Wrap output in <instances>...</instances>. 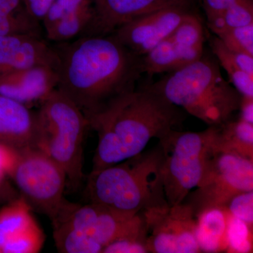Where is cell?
<instances>
[{"label":"cell","instance_id":"1","mask_svg":"<svg viewBox=\"0 0 253 253\" xmlns=\"http://www.w3.org/2000/svg\"><path fill=\"white\" fill-rule=\"evenodd\" d=\"M58 57L56 89L86 119L120 96L136 89L143 74L141 57L109 36H85L54 43Z\"/></svg>","mask_w":253,"mask_h":253},{"label":"cell","instance_id":"2","mask_svg":"<svg viewBox=\"0 0 253 253\" xmlns=\"http://www.w3.org/2000/svg\"><path fill=\"white\" fill-rule=\"evenodd\" d=\"M184 120L180 108L148 86L120 96L87 118L99 138L91 172L140 154L151 139L177 129Z\"/></svg>","mask_w":253,"mask_h":253},{"label":"cell","instance_id":"3","mask_svg":"<svg viewBox=\"0 0 253 253\" xmlns=\"http://www.w3.org/2000/svg\"><path fill=\"white\" fill-rule=\"evenodd\" d=\"M86 194L91 204L128 214L167 205L161 146L91 172Z\"/></svg>","mask_w":253,"mask_h":253},{"label":"cell","instance_id":"4","mask_svg":"<svg viewBox=\"0 0 253 253\" xmlns=\"http://www.w3.org/2000/svg\"><path fill=\"white\" fill-rule=\"evenodd\" d=\"M146 86L209 126L231 120L242 99L223 77L217 59L205 52L197 61Z\"/></svg>","mask_w":253,"mask_h":253},{"label":"cell","instance_id":"5","mask_svg":"<svg viewBox=\"0 0 253 253\" xmlns=\"http://www.w3.org/2000/svg\"><path fill=\"white\" fill-rule=\"evenodd\" d=\"M36 148L63 168L67 182L77 189L83 181V143L89 122L84 113L57 89L41 104L38 111Z\"/></svg>","mask_w":253,"mask_h":253},{"label":"cell","instance_id":"6","mask_svg":"<svg viewBox=\"0 0 253 253\" xmlns=\"http://www.w3.org/2000/svg\"><path fill=\"white\" fill-rule=\"evenodd\" d=\"M214 126L198 132L171 129L158 139L163 154V186L169 206L184 202L199 185L214 152Z\"/></svg>","mask_w":253,"mask_h":253},{"label":"cell","instance_id":"7","mask_svg":"<svg viewBox=\"0 0 253 253\" xmlns=\"http://www.w3.org/2000/svg\"><path fill=\"white\" fill-rule=\"evenodd\" d=\"M7 176L14 181L30 206L48 216L58 212L67 178L63 168L38 148L14 150Z\"/></svg>","mask_w":253,"mask_h":253},{"label":"cell","instance_id":"8","mask_svg":"<svg viewBox=\"0 0 253 253\" xmlns=\"http://www.w3.org/2000/svg\"><path fill=\"white\" fill-rule=\"evenodd\" d=\"M248 191H253V161L214 151L199 185L184 202L192 208L196 215L207 208L225 206L235 195Z\"/></svg>","mask_w":253,"mask_h":253},{"label":"cell","instance_id":"9","mask_svg":"<svg viewBox=\"0 0 253 253\" xmlns=\"http://www.w3.org/2000/svg\"><path fill=\"white\" fill-rule=\"evenodd\" d=\"M66 221L74 229L89 236L104 249L125 236L146 229L142 212L128 214L101 205H79L63 200L51 221Z\"/></svg>","mask_w":253,"mask_h":253},{"label":"cell","instance_id":"10","mask_svg":"<svg viewBox=\"0 0 253 253\" xmlns=\"http://www.w3.org/2000/svg\"><path fill=\"white\" fill-rule=\"evenodd\" d=\"M141 212L147 228L149 253H201L196 239V217L189 204H167Z\"/></svg>","mask_w":253,"mask_h":253},{"label":"cell","instance_id":"11","mask_svg":"<svg viewBox=\"0 0 253 253\" xmlns=\"http://www.w3.org/2000/svg\"><path fill=\"white\" fill-rule=\"evenodd\" d=\"M204 25L191 15L148 54L141 56L143 73L149 77L170 73L197 61L204 54Z\"/></svg>","mask_w":253,"mask_h":253},{"label":"cell","instance_id":"12","mask_svg":"<svg viewBox=\"0 0 253 253\" xmlns=\"http://www.w3.org/2000/svg\"><path fill=\"white\" fill-rule=\"evenodd\" d=\"M196 13L195 7L191 6L165 8L124 23L111 36L141 57L168 38L184 20Z\"/></svg>","mask_w":253,"mask_h":253},{"label":"cell","instance_id":"13","mask_svg":"<svg viewBox=\"0 0 253 253\" xmlns=\"http://www.w3.org/2000/svg\"><path fill=\"white\" fill-rule=\"evenodd\" d=\"M94 15V0H54L41 21L46 41L66 42L86 36Z\"/></svg>","mask_w":253,"mask_h":253},{"label":"cell","instance_id":"14","mask_svg":"<svg viewBox=\"0 0 253 253\" xmlns=\"http://www.w3.org/2000/svg\"><path fill=\"white\" fill-rule=\"evenodd\" d=\"M197 0H94L95 15L86 36H109L131 20L172 6L196 7Z\"/></svg>","mask_w":253,"mask_h":253},{"label":"cell","instance_id":"15","mask_svg":"<svg viewBox=\"0 0 253 253\" xmlns=\"http://www.w3.org/2000/svg\"><path fill=\"white\" fill-rule=\"evenodd\" d=\"M38 66L57 69V55L49 41L33 35L0 36V74Z\"/></svg>","mask_w":253,"mask_h":253},{"label":"cell","instance_id":"16","mask_svg":"<svg viewBox=\"0 0 253 253\" xmlns=\"http://www.w3.org/2000/svg\"><path fill=\"white\" fill-rule=\"evenodd\" d=\"M56 68L33 66L0 74V95L30 107L41 104L57 87Z\"/></svg>","mask_w":253,"mask_h":253},{"label":"cell","instance_id":"17","mask_svg":"<svg viewBox=\"0 0 253 253\" xmlns=\"http://www.w3.org/2000/svg\"><path fill=\"white\" fill-rule=\"evenodd\" d=\"M38 131V112L0 95V144L16 151L36 148Z\"/></svg>","mask_w":253,"mask_h":253},{"label":"cell","instance_id":"18","mask_svg":"<svg viewBox=\"0 0 253 253\" xmlns=\"http://www.w3.org/2000/svg\"><path fill=\"white\" fill-rule=\"evenodd\" d=\"M231 216L225 206L207 208L196 214V239L201 253H226Z\"/></svg>","mask_w":253,"mask_h":253},{"label":"cell","instance_id":"19","mask_svg":"<svg viewBox=\"0 0 253 253\" xmlns=\"http://www.w3.org/2000/svg\"><path fill=\"white\" fill-rule=\"evenodd\" d=\"M214 126V151L230 153L253 161V124L239 118Z\"/></svg>","mask_w":253,"mask_h":253},{"label":"cell","instance_id":"20","mask_svg":"<svg viewBox=\"0 0 253 253\" xmlns=\"http://www.w3.org/2000/svg\"><path fill=\"white\" fill-rule=\"evenodd\" d=\"M8 34L43 37L41 23L29 14L23 0H0V36Z\"/></svg>","mask_w":253,"mask_h":253},{"label":"cell","instance_id":"21","mask_svg":"<svg viewBox=\"0 0 253 253\" xmlns=\"http://www.w3.org/2000/svg\"><path fill=\"white\" fill-rule=\"evenodd\" d=\"M32 208L23 198L14 200L0 208V250L36 222L31 213Z\"/></svg>","mask_w":253,"mask_h":253},{"label":"cell","instance_id":"22","mask_svg":"<svg viewBox=\"0 0 253 253\" xmlns=\"http://www.w3.org/2000/svg\"><path fill=\"white\" fill-rule=\"evenodd\" d=\"M56 248L63 253H99L103 248L94 240L74 229L66 221H51Z\"/></svg>","mask_w":253,"mask_h":253},{"label":"cell","instance_id":"23","mask_svg":"<svg viewBox=\"0 0 253 253\" xmlns=\"http://www.w3.org/2000/svg\"><path fill=\"white\" fill-rule=\"evenodd\" d=\"M253 23V0H244L228 9L208 26L215 34L221 30L241 27Z\"/></svg>","mask_w":253,"mask_h":253},{"label":"cell","instance_id":"24","mask_svg":"<svg viewBox=\"0 0 253 253\" xmlns=\"http://www.w3.org/2000/svg\"><path fill=\"white\" fill-rule=\"evenodd\" d=\"M253 224L231 216L228 225L226 253H253Z\"/></svg>","mask_w":253,"mask_h":253},{"label":"cell","instance_id":"25","mask_svg":"<svg viewBox=\"0 0 253 253\" xmlns=\"http://www.w3.org/2000/svg\"><path fill=\"white\" fill-rule=\"evenodd\" d=\"M44 234L38 223L35 222L20 235L10 240L1 248L4 253H36L44 242Z\"/></svg>","mask_w":253,"mask_h":253},{"label":"cell","instance_id":"26","mask_svg":"<svg viewBox=\"0 0 253 253\" xmlns=\"http://www.w3.org/2000/svg\"><path fill=\"white\" fill-rule=\"evenodd\" d=\"M215 36L229 49L253 56V23L221 30Z\"/></svg>","mask_w":253,"mask_h":253},{"label":"cell","instance_id":"27","mask_svg":"<svg viewBox=\"0 0 253 253\" xmlns=\"http://www.w3.org/2000/svg\"><path fill=\"white\" fill-rule=\"evenodd\" d=\"M209 42L213 56L217 61L233 63L240 69L253 76V56L229 49L216 36L211 38Z\"/></svg>","mask_w":253,"mask_h":253},{"label":"cell","instance_id":"28","mask_svg":"<svg viewBox=\"0 0 253 253\" xmlns=\"http://www.w3.org/2000/svg\"><path fill=\"white\" fill-rule=\"evenodd\" d=\"M147 228L116 240L105 246L103 253H147Z\"/></svg>","mask_w":253,"mask_h":253},{"label":"cell","instance_id":"29","mask_svg":"<svg viewBox=\"0 0 253 253\" xmlns=\"http://www.w3.org/2000/svg\"><path fill=\"white\" fill-rule=\"evenodd\" d=\"M225 207L232 217L253 224V191H244L235 195Z\"/></svg>","mask_w":253,"mask_h":253},{"label":"cell","instance_id":"30","mask_svg":"<svg viewBox=\"0 0 253 253\" xmlns=\"http://www.w3.org/2000/svg\"><path fill=\"white\" fill-rule=\"evenodd\" d=\"M242 1L244 0H203V6L207 17V23L217 19L228 9Z\"/></svg>","mask_w":253,"mask_h":253},{"label":"cell","instance_id":"31","mask_svg":"<svg viewBox=\"0 0 253 253\" xmlns=\"http://www.w3.org/2000/svg\"><path fill=\"white\" fill-rule=\"evenodd\" d=\"M54 0H23L28 12L32 17L41 23Z\"/></svg>","mask_w":253,"mask_h":253},{"label":"cell","instance_id":"32","mask_svg":"<svg viewBox=\"0 0 253 253\" xmlns=\"http://www.w3.org/2000/svg\"><path fill=\"white\" fill-rule=\"evenodd\" d=\"M14 150L10 149L4 145L0 144V186L3 183L4 178L7 176L8 170L11 161Z\"/></svg>","mask_w":253,"mask_h":253},{"label":"cell","instance_id":"33","mask_svg":"<svg viewBox=\"0 0 253 253\" xmlns=\"http://www.w3.org/2000/svg\"><path fill=\"white\" fill-rule=\"evenodd\" d=\"M239 111L240 120L253 124V97L242 96Z\"/></svg>","mask_w":253,"mask_h":253},{"label":"cell","instance_id":"34","mask_svg":"<svg viewBox=\"0 0 253 253\" xmlns=\"http://www.w3.org/2000/svg\"><path fill=\"white\" fill-rule=\"evenodd\" d=\"M1 253V250H0V253Z\"/></svg>","mask_w":253,"mask_h":253}]
</instances>
